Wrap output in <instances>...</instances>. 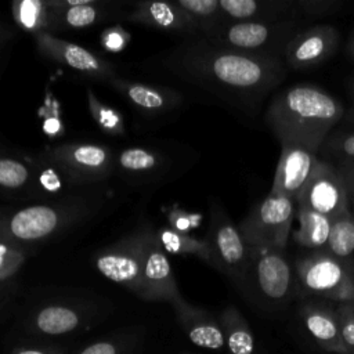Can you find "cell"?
I'll list each match as a JSON object with an SVG mask.
<instances>
[{
	"instance_id": "1",
	"label": "cell",
	"mask_w": 354,
	"mask_h": 354,
	"mask_svg": "<svg viewBox=\"0 0 354 354\" xmlns=\"http://www.w3.org/2000/svg\"><path fill=\"white\" fill-rule=\"evenodd\" d=\"M163 69L239 112L253 118L264 100L286 77L282 58L260 57L185 39L159 57Z\"/></svg>"
},
{
	"instance_id": "2",
	"label": "cell",
	"mask_w": 354,
	"mask_h": 354,
	"mask_svg": "<svg viewBox=\"0 0 354 354\" xmlns=\"http://www.w3.org/2000/svg\"><path fill=\"white\" fill-rule=\"evenodd\" d=\"M344 111V105L324 88L299 83L272 97L264 120L281 144H301L318 152L328 134L342 122Z\"/></svg>"
},
{
	"instance_id": "3",
	"label": "cell",
	"mask_w": 354,
	"mask_h": 354,
	"mask_svg": "<svg viewBox=\"0 0 354 354\" xmlns=\"http://www.w3.org/2000/svg\"><path fill=\"white\" fill-rule=\"evenodd\" d=\"M93 212L84 198L54 201L21 209L0 207V242L25 249L77 224Z\"/></svg>"
},
{
	"instance_id": "4",
	"label": "cell",
	"mask_w": 354,
	"mask_h": 354,
	"mask_svg": "<svg viewBox=\"0 0 354 354\" xmlns=\"http://www.w3.org/2000/svg\"><path fill=\"white\" fill-rule=\"evenodd\" d=\"M241 293L259 308L278 313L297 299L293 259L286 249L249 246V263Z\"/></svg>"
},
{
	"instance_id": "5",
	"label": "cell",
	"mask_w": 354,
	"mask_h": 354,
	"mask_svg": "<svg viewBox=\"0 0 354 354\" xmlns=\"http://www.w3.org/2000/svg\"><path fill=\"white\" fill-rule=\"evenodd\" d=\"M299 300L354 303V268L328 250H304L293 257Z\"/></svg>"
},
{
	"instance_id": "6",
	"label": "cell",
	"mask_w": 354,
	"mask_h": 354,
	"mask_svg": "<svg viewBox=\"0 0 354 354\" xmlns=\"http://www.w3.org/2000/svg\"><path fill=\"white\" fill-rule=\"evenodd\" d=\"M304 26L307 25L296 15L272 21H224L201 39L228 50L260 57L282 58L288 43Z\"/></svg>"
},
{
	"instance_id": "7",
	"label": "cell",
	"mask_w": 354,
	"mask_h": 354,
	"mask_svg": "<svg viewBox=\"0 0 354 354\" xmlns=\"http://www.w3.org/2000/svg\"><path fill=\"white\" fill-rule=\"evenodd\" d=\"M155 230L141 225L94 254V266L106 279L140 295L142 268Z\"/></svg>"
},
{
	"instance_id": "8",
	"label": "cell",
	"mask_w": 354,
	"mask_h": 354,
	"mask_svg": "<svg viewBox=\"0 0 354 354\" xmlns=\"http://www.w3.org/2000/svg\"><path fill=\"white\" fill-rule=\"evenodd\" d=\"M206 241L213 256V268L225 275L241 292L249 263V246L238 225L231 220L223 205L213 199Z\"/></svg>"
},
{
	"instance_id": "9",
	"label": "cell",
	"mask_w": 354,
	"mask_h": 354,
	"mask_svg": "<svg viewBox=\"0 0 354 354\" xmlns=\"http://www.w3.org/2000/svg\"><path fill=\"white\" fill-rule=\"evenodd\" d=\"M295 218V199L270 192L249 210L238 228L248 246L266 245L286 249Z\"/></svg>"
},
{
	"instance_id": "10",
	"label": "cell",
	"mask_w": 354,
	"mask_h": 354,
	"mask_svg": "<svg viewBox=\"0 0 354 354\" xmlns=\"http://www.w3.org/2000/svg\"><path fill=\"white\" fill-rule=\"evenodd\" d=\"M43 155L62 170L73 185L102 181L115 170V153L102 144L65 142L47 148Z\"/></svg>"
},
{
	"instance_id": "11",
	"label": "cell",
	"mask_w": 354,
	"mask_h": 354,
	"mask_svg": "<svg viewBox=\"0 0 354 354\" xmlns=\"http://www.w3.org/2000/svg\"><path fill=\"white\" fill-rule=\"evenodd\" d=\"M295 202L296 206L311 209L332 220L347 213L348 202L346 184L336 165L319 158Z\"/></svg>"
},
{
	"instance_id": "12",
	"label": "cell",
	"mask_w": 354,
	"mask_h": 354,
	"mask_svg": "<svg viewBox=\"0 0 354 354\" xmlns=\"http://www.w3.org/2000/svg\"><path fill=\"white\" fill-rule=\"evenodd\" d=\"M340 44V33L330 24L301 28L285 47L282 59L288 69L310 71L332 58Z\"/></svg>"
},
{
	"instance_id": "13",
	"label": "cell",
	"mask_w": 354,
	"mask_h": 354,
	"mask_svg": "<svg viewBox=\"0 0 354 354\" xmlns=\"http://www.w3.org/2000/svg\"><path fill=\"white\" fill-rule=\"evenodd\" d=\"M37 51L69 69H73L91 79L108 82L115 77V66L83 46L64 40L51 32H37L32 35Z\"/></svg>"
},
{
	"instance_id": "14",
	"label": "cell",
	"mask_w": 354,
	"mask_h": 354,
	"mask_svg": "<svg viewBox=\"0 0 354 354\" xmlns=\"http://www.w3.org/2000/svg\"><path fill=\"white\" fill-rule=\"evenodd\" d=\"M318 152L295 142H282L271 194L296 199L318 163Z\"/></svg>"
},
{
	"instance_id": "15",
	"label": "cell",
	"mask_w": 354,
	"mask_h": 354,
	"mask_svg": "<svg viewBox=\"0 0 354 354\" xmlns=\"http://www.w3.org/2000/svg\"><path fill=\"white\" fill-rule=\"evenodd\" d=\"M297 315L318 347L335 354H350L342 337L336 304L317 299L300 300Z\"/></svg>"
},
{
	"instance_id": "16",
	"label": "cell",
	"mask_w": 354,
	"mask_h": 354,
	"mask_svg": "<svg viewBox=\"0 0 354 354\" xmlns=\"http://www.w3.org/2000/svg\"><path fill=\"white\" fill-rule=\"evenodd\" d=\"M138 297L145 301H167L170 306L183 297L174 278L171 263L155 232L147 250Z\"/></svg>"
},
{
	"instance_id": "17",
	"label": "cell",
	"mask_w": 354,
	"mask_h": 354,
	"mask_svg": "<svg viewBox=\"0 0 354 354\" xmlns=\"http://www.w3.org/2000/svg\"><path fill=\"white\" fill-rule=\"evenodd\" d=\"M50 10V32L84 29L111 19L119 7L101 0H46Z\"/></svg>"
},
{
	"instance_id": "18",
	"label": "cell",
	"mask_w": 354,
	"mask_h": 354,
	"mask_svg": "<svg viewBox=\"0 0 354 354\" xmlns=\"http://www.w3.org/2000/svg\"><path fill=\"white\" fill-rule=\"evenodd\" d=\"M134 109L147 116H162L176 111L183 104V94L165 86L145 84L115 76L106 82Z\"/></svg>"
},
{
	"instance_id": "19",
	"label": "cell",
	"mask_w": 354,
	"mask_h": 354,
	"mask_svg": "<svg viewBox=\"0 0 354 354\" xmlns=\"http://www.w3.org/2000/svg\"><path fill=\"white\" fill-rule=\"evenodd\" d=\"M126 19L160 32L181 35L185 39L199 36L195 22L176 1H137L126 15Z\"/></svg>"
},
{
	"instance_id": "20",
	"label": "cell",
	"mask_w": 354,
	"mask_h": 354,
	"mask_svg": "<svg viewBox=\"0 0 354 354\" xmlns=\"http://www.w3.org/2000/svg\"><path fill=\"white\" fill-rule=\"evenodd\" d=\"M171 307L180 328L192 344L213 351L225 348L221 325L212 313L188 303L184 297L174 301Z\"/></svg>"
},
{
	"instance_id": "21",
	"label": "cell",
	"mask_w": 354,
	"mask_h": 354,
	"mask_svg": "<svg viewBox=\"0 0 354 354\" xmlns=\"http://www.w3.org/2000/svg\"><path fill=\"white\" fill-rule=\"evenodd\" d=\"M83 308L66 303H48L39 307L26 322V329L39 336H61L80 329L86 322Z\"/></svg>"
},
{
	"instance_id": "22",
	"label": "cell",
	"mask_w": 354,
	"mask_h": 354,
	"mask_svg": "<svg viewBox=\"0 0 354 354\" xmlns=\"http://www.w3.org/2000/svg\"><path fill=\"white\" fill-rule=\"evenodd\" d=\"M221 15L230 22L272 21L293 17V0H218Z\"/></svg>"
},
{
	"instance_id": "23",
	"label": "cell",
	"mask_w": 354,
	"mask_h": 354,
	"mask_svg": "<svg viewBox=\"0 0 354 354\" xmlns=\"http://www.w3.org/2000/svg\"><path fill=\"white\" fill-rule=\"evenodd\" d=\"M165 167L163 155L148 147H127L115 155V170L133 181L147 183L159 177Z\"/></svg>"
},
{
	"instance_id": "24",
	"label": "cell",
	"mask_w": 354,
	"mask_h": 354,
	"mask_svg": "<svg viewBox=\"0 0 354 354\" xmlns=\"http://www.w3.org/2000/svg\"><path fill=\"white\" fill-rule=\"evenodd\" d=\"M299 228L293 232L296 245L304 250H328L333 220L311 209L296 206Z\"/></svg>"
},
{
	"instance_id": "25",
	"label": "cell",
	"mask_w": 354,
	"mask_h": 354,
	"mask_svg": "<svg viewBox=\"0 0 354 354\" xmlns=\"http://www.w3.org/2000/svg\"><path fill=\"white\" fill-rule=\"evenodd\" d=\"M228 354H257L256 339L248 319L235 306H227L218 315Z\"/></svg>"
},
{
	"instance_id": "26",
	"label": "cell",
	"mask_w": 354,
	"mask_h": 354,
	"mask_svg": "<svg viewBox=\"0 0 354 354\" xmlns=\"http://www.w3.org/2000/svg\"><path fill=\"white\" fill-rule=\"evenodd\" d=\"M155 235L166 253L176 256H195L213 267V256L206 239L195 238L189 234L174 231L170 227L155 230Z\"/></svg>"
},
{
	"instance_id": "27",
	"label": "cell",
	"mask_w": 354,
	"mask_h": 354,
	"mask_svg": "<svg viewBox=\"0 0 354 354\" xmlns=\"http://www.w3.org/2000/svg\"><path fill=\"white\" fill-rule=\"evenodd\" d=\"M33 185L32 195L40 199L59 196L68 187H75L71 180L51 160L40 153L33 162Z\"/></svg>"
},
{
	"instance_id": "28",
	"label": "cell",
	"mask_w": 354,
	"mask_h": 354,
	"mask_svg": "<svg viewBox=\"0 0 354 354\" xmlns=\"http://www.w3.org/2000/svg\"><path fill=\"white\" fill-rule=\"evenodd\" d=\"M12 18L22 30L35 35L50 32V10L46 0H19L12 3Z\"/></svg>"
},
{
	"instance_id": "29",
	"label": "cell",
	"mask_w": 354,
	"mask_h": 354,
	"mask_svg": "<svg viewBox=\"0 0 354 354\" xmlns=\"http://www.w3.org/2000/svg\"><path fill=\"white\" fill-rule=\"evenodd\" d=\"M328 252L354 268V216L350 212L333 218Z\"/></svg>"
},
{
	"instance_id": "30",
	"label": "cell",
	"mask_w": 354,
	"mask_h": 354,
	"mask_svg": "<svg viewBox=\"0 0 354 354\" xmlns=\"http://www.w3.org/2000/svg\"><path fill=\"white\" fill-rule=\"evenodd\" d=\"M33 185V169L17 158L0 153V191L18 194L30 192Z\"/></svg>"
},
{
	"instance_id": "31",
	"label": "cell",
	"mask_w": 354,
	"mask_h": 354,
	"mask_svg": "<svg viewBox=\"0 0 354 354\" xmlns=\"http://www.w3.org/2000/svg\"><path fill=\"white\" fill-rule=\"evenodd\" d=\"M176 4L195 22L199 30L198 37L206 36L225 21L221 15L218 0H176Z\"/></svg>"
},
{
	"instance_id": "32",
	"label": "cell",
	"mask_w": 354,
	"mask_h": 354,
	"mask_svg": "<svg viewBox=\"0 0 354 354\" xmlns=\"http://www.w3.org/2000/svg\"><path fill=\"white\" fill-rule=\"evenodd\" d=\"M318 156L329 162L340 159L354 160V126H336L322 142Z\"/></svg>"
},
{
	"instance_id": "33",
	"label": "cell",
	"mask_w": 354,
	"mask_h": 354,
	"mask_svg": "<svg viewBox=\"0 0 354 354\" xmlns=\"http://www.w3.org/2000/svg\"><path fill=\"white\" fill-rule=\"evenodd\" d=\"M86 95H87L88 112L93 120L97 123V126L109 136H124L126 129H124V122L120 112L101 102L90 87H87L86 90Z\"/></svg>"
},
{
	"instance_id": "34",
	"label": "cell",
	"mask_w": 354,
	"mask_h": 354,
	"mask_svg": "<svg viewBox=\"0 0 354 354\" xmlns=\"http://www.w3.org/2000/svg\"><path fill=\"white\" fill-rule=\"evenodd\" d=\"M350 7L346 0H293V12L304 24L343 14Z\"/></svg>"
},
{
	"instance_id": "35",
	"label": "cell",
	"mask_w": 354,
	"mask_h": 354,
	"mask_svg": "<svg viewBox=\"0 0 354 354\" xmlns=\"http://www.w3.org/2000/svg\"><path fill=\"white\" fill-rule=\"evenodd\" d=\"M26 250L0 242V283L10 279L25 263Z\"/></svg>"
},
{
	"instance_id": "36",
	"label": "cell",
	"mask_w": 354,
	"mask_h": 354,
	"mask_svg": "<svg viewBox=\"0 0 354 354\" xmlns=\"http://www.w3.org/2000/svg\"><path fill=\"white\" fill-rule=\"evenodd\" d=\"M343 342L350 354H354V303L336 306Z\"/></svg>"
},
{
	"instance_id": "37",
	"label": "cell",
	"mask_w": 354,
	"mask_h": 354,
	"mask_svg": "<svg viewBox=\"0 0 354 354\" xmlns=\"http://www.w3.org/2000/svg\"><path fill=\"white\" fill-rule=\"evenodd\" d=\"M129 343L124 339H102L97 340L75 354H126Z\"/></svg>"
},
{
	"instance_id": "38",
	"label": "cell",
	"mask_w": 354,
	"mask_h": 354,
	"mask_svg": "<svg viewBox=\"0 0 354 354\" xmlns=\"http://www.w3.org/2000/svg\"><path fill=\"white\" fill-rule=\"evenodd\" d=\"M167 221H169V227L173 228L174 231L188 234L191 230H194L199 224L201 217L196 214H191L184 209L173 207L167 213Z\"/></svg>"
},
{
	"instance_id": "39",
	"label": "cell",
	"mask_w": 354,
	"mask_h": 354,
	"mask_svg": "<svg viewBox=\"0 0 354 354\" xmlns=\"http://www.w3.org/2000/svg\"><path fill=\"white\" fill-rule=\"evenodd\" d=\"M339 169L347 191V202H348V212L354 216V160L340 159L332 162Z\"/></svg>"
},
{
	"instance_id": "40",
	"label": "cell",
	"mask_w": 354,
	"mask_h": 354,
	"mask_svg": "<svg viewBox=\"0 0 354 354\" xmlns=\"http://www.w3.org/2000/svg\"><path fill=\"white\" fill-rule=\"evenodd\" d=\"M127 41H129L127 32L119 26L108 28L101 35V43L104 48H106L108 51H113V53L120 51L122 48L126 47Z\"/></svg>"
},
{
	"instance_id": "41",
	"label": "cell",
	"mask_w": 354,
	"mask_h": 354,
	"mask_svg": "<svg viewBox=\"0 0 354 354\" xmlns=\"http://www.w3.org/2000/svg\"><path fill=\"white\" fill-rule=\"evenodd\" d=\"M10 354H65V350L54 344H37L15 347Z\"/></svg>"
},
{
	"instance_id": "42",
	"label": "cell",
	"mask_w": 354,
	"mask_h": 354,
	"mask_svg": "<svg viewBox=\"0 0 354 354\" xmlns=\"http://www.w3.org/2000/svg\"><path fill=\"white\" fill-rule=\"evenodd\" d=\"M347 55L353 65V71H351L350 79H348V97L351 100V104H354V30L350 35L348 41H347Z\"/></svg>"
},
{
	"instance_id": "43",
	"label": "cell",
	"mask_w": 354,
	"mask_h": 354,
	"mask_svg": "<svg viewBox=\"0 0 354 354\" xmlns=\"http://www.w3.org/2000/svg\"><path fill=\"white\" fill-rule=\"evenodd\" d=\"M14 36H15V30L14 29H11V28L0 29V47L7 44Z\"/></svg>"
},
{
	"instance_id": "44",
	"label": "cell",
	"mask_w": 354,
	"mask_h": 354,
	"mask_svg": "<svg viewBox=\"0 0 354 354\" xmlns=\"http://www.w3.org/2000/svg\"><path fill=\"white\" fill-rule=\"evenodd\" d=\"M340 123H346V124H351L354 126V104H351V106H348L344 111V116L342 119Z\"/></svg>"
},
{
	"instance_id": "45",
	"label": "cell",
	"mask_w": 354,
	"mask_h": 354,
	"mask_svg": "<svg viewBox=\"0 0 354 354\" xmlns=\"http://www.w3.org/2000/svg\"><path fill=\"white\" fill-rule=\"evenodd\" d=\"M4 28H7V26H4V25L0 22V29H4Z\"/></svg>"
},
{
	"instance_id": "46",
	"label": "cell",
	"mask_w": 354,
	"mask_h": 354,
	"mask_svg": "<svg viewBox=\"0 0 354 354\" xmlns=\"http://www.w3.org/2000/svg\"><path fill=\"white\" fill-rule=\"evenodd\" d=\"M0 306H1V300H0Z\"/></svg>"
}]
</instances>
